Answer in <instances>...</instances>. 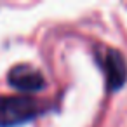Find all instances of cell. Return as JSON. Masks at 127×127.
I'll return each mask as SVG.
<instances>
[{"mask_svg": "<svg viewBox=\"0 0 127 127\" xmlns=\"http://www.w3.org/2000/svg\"><path fill=\"white\" fill-rule=\"evenodd\" d=\"M44 104L30 96H0V127H16L33 120Z\"/></svg>", "mask_w": 127, "mask_h": 127, "instance_id": "obj_1", "label": "cell"}, {"mask_svg": "<svg viewBox=\"0 0 127 127\" xmlns=\"http://www.w3.org/2000/svg\"><path fill=\"white\" fill-rule=\"evenodd\" d=\"M96 59H97L101 70L104 71L108 89H111V91L120 89L127 80V63H125L124 56L113 47L99 45L96 51Z\"/></svg>", "mask_w": 127, "mask_h": 127, "instance_id": "obj_2", "label": "cell"}, {"mask_svg": "<svg viewBox=\"0 0 127 127\" xmlns=\"http://www.w3.org/2000/svg\"><path fill=\"white\" fill-rule=\"evenodd\" d=\"M7 82L21 92H37L45 87V78L40 70L32 64H16L7 73Z\"/></svg>", "mask_w": 127, "mask_h": 127, "instance_id": "obj_3", "label": "cell"}]
</instances>
